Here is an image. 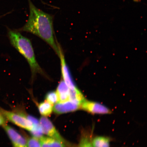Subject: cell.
I'll list each match as a JSON object with an SVG mask.
<instances>
[{"mask_svg": "<svg viewBox=\"0 0 147 147\" xmlns=\"http://www.w3.org/2000/svg\"><path fill=\"white\" fill-rule=\"evenodd\" d=\"M133 1L135 2L138 3L141 0H133Z\"/></svg>", "mask_w": 147, "mask_h": 147, "instance_id": "cell-18", "label": "cell"}, {"mask_svg": "<svg viewBox=\"0 0 147 147\" xmlns=\"http://www.w3.org/2000/svg\"><path fill=\"white\" fill-rule=\"evenodd\" d=\"M109 138L104 136H97L93 139L92 144L94 147H110Z\"/></svg>", "mask_w": 147, "mask_h": 147, "instance_id": "cell-12", "label": "cell"}, {"mask_svg": "<svg viewBox=\"0 0 147 147\" xmlns=\"http://www.w3.org/2000/svg\"><path fill=\"white\" fill-rule=\"evenodd\" d=\"M80 105L72 101L69 100L63 102L55 104L53 110L55 113L60 115L74 112L80 108Z\"/></svg>", "mask_w": 147, "mask_h": 147, "instance_id": "cell-8", "label": "cell"}, {"mask_svg": "<svg viewBox=\"0 0 147 147\" xmlns=\"http://www.w3.org/2000/svg\"><path fill=\"white\" fill-rule=\"evenodd\" d=\"M6 119L3 115L0 113V126H3L6 124Z\"/></svg>", "mask_w": 147, "mask_h": 147, "instance_id": "cell-17", "label": "cell"}, {"mask_svg": "<svg viewBox=\"0 0 147 147\" xmlns=\"http://www.w3.org/2000/svg\"><path fill=\"white\" fill-rule=\"evenodd\" d=\"M0 17H1V16H0Z\"/></svg>", "mask_w": 147, "mask_h": 147, "instance_id": "cell-19", "label": "cell"}, {"mask_svg": "<svg viewBox=\"0 0 147 147\" xmlns=\"http://www.w3.org/2000/svg\"><path fill=\"white\" fill-rule=\"evenodd\" d=\"M59 57L60 59L61 74L63 78L62 80L67 84L70 90H75L78 89L71 78L69 69L66 63L63 53L61 48Z\"/></svg>", "mask_w": 147, "mask_h": 147, "instance_id": "cell-7", "label": "cell"}, {"mask_svg": "<svg viewBox=\"0 0 147 147\" xmlns=\"http://www.w3.org/2000/svg\"><path fill=\"white\" fill-rule=\"evenodd\" d=\"M52 104L47 101L42 102L38 105V109L40 114L43 116L48 117L50 115L53 110Z\"/></svg>", "mask_w": 147, "mask_h": 147, "instance_id": "cell-11", "label": "cell"}, {"mask_svg": "<svg viewBox=\"0 0 147 147\" xmlns=\"http://www.w3.org/2000/svg\"><path fill=\"white\" fill-rule=\"evenodd\" d=\"M3 127L11 142L13 147H28L24 138L14 128L6 124Z\"/></svg>", "mask_w": 147, "mask_h": 147, "instance_id": "cell-6", "label": "cell"}, {"mask_svg": "<svg viewBox=\"0 0 147 147\" xmlns=\"http://www.w3.org/2000/svg\"><path fill=\"white\" fill-rule=\"evenodd\" d=\"M58 97V102L69 100L70 89L63 80H61L56 91Z\"/></svg>", "mask_w": 147, "mask_h": 147, "instance_id": "cell-9", "label": "cell"}, {"mask_svg": "<svg viewBox=\"0 0 147 147\" xmlns=\"http://www.w3.org/2000/svg\"><path fill=\"white\" fill-rule=\"evenodd\" d=\"M27 142L28 147H41L40 141L34 137L28 138Z\"/></svg>", "mask_w": 147, "mask_h": 147, "instance_id": "cell-16", "label": "cell"}, {"mask_svg": "<svg viewBox=\"0 0 147 147\" xmlns=\"http://www.w3.org/2000/svg\"><path fill=\"white\" fill-rule=\"evenodd\" d=\"M33 137L39 139L43 136V133L40 125H34L33 128L30 131Z\"/></svg>", "mask_w": 147, "mask_h": 147, "instance_id": "cell-14", "label": "cell"}, {"mask_svg": "<svg viewBox=\"0 0 147 147\" xmlns=\"http://www.w3.org/2000/svg\"><path fill=\"white\" fill-rule=\"evenodd\" d=\"M8 36L11 45L27 60L32 77L38 73L46 76L37 61L30 40L16 30H9Z\"/></svg>", "mask_w": 147, "mask_h": 147, "instance_id": "cell-2", "label": "cell"}, {"mask_svg": "<svg viewBox=\"0 0 147 147\" xmlns=\"http://www.w3.org/2000/svg\"><path fill=\"white\" fill-rule=\"evenodd\" d=\"M39 139L41 147H70L65 143L50 137L43 136Z\"/></svg>", "mask_w": 147, "mask_h": 147, "instance_id": "cell-10", "label": "cell"}, {"mask_svg": "<svg viewBox=\"0 0 147 147\" xmlns=\"http://www.w3.org/2000/svg\"><path fill=\"white\" fill-rule=\"evenodd\" d=\"M80 108L92 114H108L111 113L109 108L98 102L84 100L81 105Z\"/></svg>", "mask_w": 147, "mask_h": 147, "instance_id": "cell-5", "label": "cell"}, {"mask_svg": "<svg viewBox=\"0 0 147 147\" xmlns=\"http://www.w3.org/2000/svg\"><path fill=\"white\" fill-rule=\"evenodd\" d=\"M40 124L43 134L48 136L56 139L62 142L65 143L70 147H75L64 139L61 136L54 125L49 119L46 117H42L39 120Z\"/></svg>", "mask_w": 147, "mask_h": 147, "instance_id": "cell-4", "label": "cell"}, {"mask_svg": "<svg viewBox=\"0 0 147 147\" xmlns=\"http://www.w3.org/2000/svg\"><path fill=\"white\" fill-rule=\"evenodd\" d=\"M30 13L26 23L18 29L39 37L52 48L59 55L60 47L55 39L53 19L54 16L38 8L31 0H28Z\"/></svg>", "mask_w": 147, "mask_h": 147, "instance_id": "cell-1", "label": "cell"}, {"mask_svg": "<svg viewBox=\"0 0 147 147\" xmlns=\"http://www.w3.org/2000/svg\"><path fill=\"white\" fill-rule=\"evenodd\" d=\"M46 101L51 104H54L58 102V97L56 91H51L47 93Z\"/></svg>", "mask_w": 147, "mask_h": 147, "instance_id": "cell-13", "label": "cell"}, {"mask_svg": "<svg viewBox=\"0 0 147 147\" xmlns=\"http://www.w3.org/2000/svg\"><path fill=\"white\" fill-rule=\"evenodd\" d=\"M0 113L5 117L6 120L26 130L30 131L34 125L30 121L19 113L7 111L0 107Z\"/></svg>", "mask_w": 147, "mask_h": 147, "instance_id": "cell-3", "label": "cell"}, {"mask_svg": "<svg viewBox=\"0 0 147 147\" xmlns=\"http://www.w3.org/2000/svg\"><path fill=\"white\" fill-rule=\"evenodd\" d=\"M79 147H94L90 139L87 136H82L80 139Z\"/></svg>", "mask_w": 147, "mask_h": 147, "instance_id": "cell-15", "label": "cell"}]
</instances>
